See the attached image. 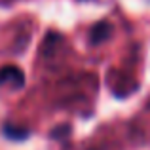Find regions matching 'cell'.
Returning a JSON list of instances; mask_svg holds the SVG:
<instances>
[{
    "label": "cell",
    "instance_id": "277c9868",
    "mask_svg": "<svg viewBox=\"0 0 150 150\" xmlns=\"http://www.w3.org/2000/svg\"><path fill=\"white\" fill-rule=\"evenodd\" d=\"M67 133H70V125L69 124L55 127L53 131H51V137H53V139H61V137H67Z\"/></svg>",
    "mask_w": 150,
    "mask_h": 150
},
{
    "label": "cell",
    "instance_id": "3957f363",
    "mask_svg": "<svg viewBox=\"0 0 150 150\" xmlns=\"http://www.w3.org/2000/svg\"><path fill=\"white\" fill-rule=\"evenodd\" d=\"M4 135L11 141H25L27 137L30 135V131L27 127H11L10 124L4 125Z\"/></svg>",
    "mask_w": 150,
    "mask_h": 150
},
{
    "label": "cell",
    "instance_id": "6da1fadb",
    "mask_svg": "<svg viewBox=\"0 0 150 150\" xmlns=\"http://www.w3.org/2000/svg\"><path fill=\"white\" fill-rule=\"evenodd\" d=\"M0 86L10 89H21L25 86V72L15 65H6L0 69Z\"/></svg>",
    "mask_w": 150,
    "mask_h": 150
},
{
    "label": "cell",
    "instance_id": "7a4b0ae2",
    "mask_svg": "<svg viewBox=\"0 0 150 150\" xmlns=\"http://www.w3.org/2000/svg\"><path fill=\"white\" fill-rule=\"evenodd\" d=\"M110 36H112V25L108 21H99V23L93 25L91 34H89V42L93 46H99L105 40H108Z\"/></svg>",
    "mask_w": 150,
    "mask_h": 150
}]
</instances>
